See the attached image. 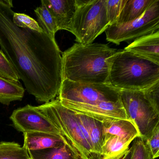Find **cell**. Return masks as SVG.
Masks as SVG:
<instances>
[{"label":"cell","instance_id":"25","mask_svg":"<svg viewBox=\"0 0 159 159\" xmlns=\"http://www.w3.org/2000/svg\"><path fill=\"white\" fill-rule=\"evenodd\" d=\"M125 0H107V14L109 25L116 23Z\"/></svg>","mask_w":159,"mask_h":159},{"label":"cell","instance_id":"24","mask_svg":"<svg viewBox=\"0 0 159 159\" xmlns=\"http://www.w3.org/2000/svg\"><path fill=\"white\" fill-rule=\"evenodd\" d=\"M0 76L16 82H20L17 73L1 50H0Z\"/></svg>","mask_w":159,"mask_h":159},{"label":"cell","instance_id":"6","mask_svg":"<svg viewBox=\"0 0 159 159\" xmlns=\"http://www.w3.org/2000/svg\"><path fill=\"white\" fill-rule=\"evenodd\" d=\"M120 100L126 115L134 125L139 138L147 141L159 125V104L145 90H121Z\"/></svg>","mask_w":159,"mask_h":159},{"label":"cell","instance_id":"12","mask_svg":"<svg viewBox=\"0 0 159 159\" xmlns=\"http://www.w3.org/2000/svg\"><path fill=\"white\" fill-rule=\"evenodd\" d=\"M58 30H68L76 10V0H43Z\"/></svg>","mask_w":159,"mask_h":159},{"label":"cell","instance_id":"21","mask_svg":"<svg viewBox=\"0 0 159 159\" xmlns=\"http://www.w3.org/2000/svg\"><path fill=\"white\" fill-rule=\"evenodd\" d=\"M0 159H30L28 152L15 142H0Z\"/></svg>","mask_w":159,"mask_h":159},{"label":"cell","instance_id":"13","mask_svg":"<svg viewBox=\"0 0 159 159\" xmlns=\"http://www.w3.org/2000/svg\"><path fill=\"white\" fill-rule=\"evenodd\" d=\"M65 144L59 136L43 132H30L24 134L23 147L28 152L57 148Z\"/></svg>","mask_w":159,"mask_h":159},{"label":"cell","instance_id":"4","mask_svg":"<svg viewBox=\"0 0 159 159\" xmlns=\"http://www.w3.org/2000/svg\"><path fill=\"white\" fill-rule=\"evenodd\" d=\"M36 107L59 130L79 159H97L79 113L63 106L58 98Z\"/></svg>","mask_w":159,"mask_h":159},{"label":"cell","instance_id":"3","mask_svg":"<svg viewBox=\"0 0 159 159\" xmlns=\"http://www.w3.org/2000/svg\"><path fill=\"white\" fill-rule=\"evenodd\" d=\"M159 81V65L127 50L111 59L107 83L120 90H143Z\"/></svg>","mask_w":159,"mask_h":159},{"label":"cell","instance_id":"27","mask_svg":"<svg viewBox=\"0 0 159 159\" xmlns=\"http://www.w3.org/2000/svg\"><path fill=\"white\" fill-rule=\"evenodd\" d=\"M132 148H129V150L128 151L126 154L124 156L122 159H131L132 157Z\"/></svg>","mask_w":159,"mask_h":159},{"label":"cell","instance_id":"9","mask_svg":"<svg viewBox=\"0 0 159 159\" xmlns=\"http://www.w3.org/2000/svg\"><path fill=\"white\" fill-rule=\"evenodd\" d=\"M10 119L16 130L24 134L43 132L59 136L63 139L65 144L71 150L69 144L59 130L37 110L36 107L27 105L19 108L14 111Z\"/></svg>","mask_w":159,"mask_h":159},{"label":"cell","instance_id":"1","mask_svg":"<svg viewBox=\"0 0 159 159\" xmlns=\"http://www.w3.org/2000/svg\"><path fill=\"white\" fill-rule=\"evenodd\" d=\"M12 1L0 0V46L24 83L28 93L39 103L58 94L62 56L56 41L47 32L22 28L13 21Z\"/></svg>","mask_w":159,"mask_h":159},{"label":"cell","instance_id":"22","mask_svg":"<svg viewBox=\"0 0 159 159\" xmlns=\"http://www.w3.org/2000/svg\"><path fill=\"white\" fill-rule=\"evenodd\" d=\"M13 21L19 27L28 28L39 32H43V30L38 22L25 14L15 13L13 16Z\"/></svg>","mask_w":159,"mask_h":159},{"label":"cell","instance_id":"2","mask_svg":"<svg viewBox=\"0 0 159 159\" xmlns=\"http://www.w3.org/2000/svg\"><path fill=\"white\" fill-rule=\"evenodd\" d=\"M116 51L103 43H74L62 56V81L107 83L111 59Z\"/></svg>","mask_w":159,"mask_h":159},{"label":"cell","instance_id":"19","mask_svg":"<svg viewBox=\"0 0 159 159\" xmlns=\"http://www.w3.org/2000/svg\"><path fill=\"white\" fill-rule=\"evenodd\" d=\"M28 153L31 159H79L65 144L57 148L28 152Z\"/></svg>","mask_w":159,"mask_h":159},{"label":"cell","instance_id":"5","mask_svg":"<svg viewBox=\"0 0 159 159\" xmlns=\"http://www.w3.org/2000/svg\"><path fill=\"white\" fill-rule=\"evenodd\" d=\"M76 5L68 31L78 43L91 44L109 26L107 0H76Z\"/></svg>","mask_w":159,"mask_h":159},{"label":"cell","instance_id":"17","mask_svg":"<svg viewBox=\"0 0 159 159\" xmlns=\"http://www.w3.org/2000/svg\"><path fill=\"white\" fill-rule=\"evenodd\" d=\"M102 159H121L129 149L130 142L116 136L104 135Z\"/></svg>","mask_w":159,"mask_h":159},{"label":"cell","instance_id":"28","mask_svg":"<svg viewBox=\"0 0 159 159\" xmlns=\"http://www.w3.org/2000/svg\"></svg>","mask_w":159,"mask_h":159},{"label":"cell","instance_id":"8","mask_svg":"<svg viewBox=\"0 0 159 159\" xmlns=\"http://www.w3.org/2000/svg\"><path fill=\"white\" fill-rule=\"evenodd\" d=\"M159 0H154L144 14L127 24H113L107 28V41L119 45L159 30Z\"/></svg>","mask_w":159,"mask_h":159},{"label":"cell","instance_id":"26","mask_svg":"<svg viewBox=\"0 0 159 159\" xmlns=\"http://www.w3.org/2000/svg\"><path fill=\"white\" fill-rule=\"evenodd\" d=\"M153 159L159 156V125L153 130L149 138L146 141Z\"/></svg>","mask_w":159,"mask_h":159},{"label":"cell","instance_id":"23","mask_svg":"<svg viewBox=\"0 0 159 159\" xmlns=\"http://www.w3.org/2000/svg\"><path fill=\"white\" fill-rule=\"evenodd\" d=\"M131 159H153L146 141L139 138L134 141Z\"/></svg>","mask_w":159,"mask_h":159},{"label":"cell","instance_id":"16","mask_svg":"<svg viewBox=\"0 0 159 159\" xmlns=\"http://www.w3.org/2000/svg\"><path fill=\"white\" fill-rule=\"evenodd\" d=\"M154 0H125L116 24H127L141 17ZM114 23V24H115Z\"/></svg>","mask_w":159,"mask_h":159},{"label":"cell","instance_id":"14","mask_svg":"<svg viewBox=\"0 0 159 159\" xmlns=\"http://www.w3.org/2000/svg\"><path fill=\"white\" fill-rule=\"evenodd\" d=\"M102 122L103 136H116L130 143L139 138L138 131L131 120H115L103 121Z\"/></svg>","mask_w":159,"mask_h":159},{"label":"cell","instance_id":"7","mask_svg":"<svg viewBox=\"0 0 159 159\" xmlns=\"http://www.w3.org/2000/svg\"><path fill=\"white\" fill-rule=\"evenodd\" d=\"M58 99L61 103L94 105L120 100V90L107 83L85 84L63 80Z\"/></svg>","mask_w":159,"mask_h":159},{"label":"cell","instance_id":"18","mask_svg":"<svg viewBox=\"0 0 159 159\" xmlns=\"http://www.w3.org/2000/svg\"><path fill=\"white\" fill-rule=\"evenodd\" d=\"M25 93V88L20 82L0 76V103L9 106L11 102L21 101Z\"/></svg>","mask_w":159,"mask_h":159},{"label":"cell","instance_id":"20","mask_svg":"<svg viewBox=\"0 0 159 159\" xmlns=\"http://www.w3.org/2000/svg\"><path fill=\"white\" fill-rule=\"evenodd\" d=\"M41 2L40 6L37 7L34 11L38 18V23L43 30L47 32L53 39H55L56 33L58 30L54 19L44 1L42 0Z\"/></svg>","mask_w":159,"mask_h":159},{"label":"cell","instance_id":"15","mask_svg":"<svg viewBox=\"0 0 159 159\" xmlns=\"http://www.w3.org/2000/svg\"><path fill=\"white\" fill-rule=\"evenodd\" d=\"M79 114L80 119L88 133L97 158L102 159L101 151L104 140L103 122L86 115L80 113Z\"/></svg>","mask_w":159,"mask_h":159},{"label":"cell","instance_id":"11","mask_svg":"<svg viewBox=\"0 0 159 159\" xmlns=\"http://www.w3.org/2000/svg\"><path fill=\"white\" fill-rule=\"evenodd\" d=\"M124 50L159 65V31L134 40Z\"/></svg>","mask_w":159,"mask_h":159},{"label":"cell","instance_id":"10","mask_svg":"<svg viewBox=\"0 0 159 159\" xmlns=\"http://www.w3.org/2000/svg\"><path fill=\"white\" fill-rule=\"evenodd\" d=\"M61 103L63 106L77 113L86 115L101 121L115 120H129L121 100L103 101L94 105Z\"/></svg>","mask_w":159,"mask_h":159}]
</instances>
